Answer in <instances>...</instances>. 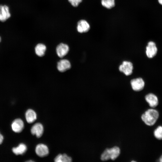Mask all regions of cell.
I'll list each match as a JSON object with an SVG mask.
<instances>
[{
  "label": "cell",
  "instance_id": "obj_2",
  "mask_svg": "<svg viewBox=\"0 0 162 162\" xmlns=\"http://www.w3.org/2000/svg\"><path fill=\"white\" fill-rule=\"evenodd\" d=\"M120 153V149L117 146L111 148H107L104 150L101 155L100 159L103 161L111 159L114 160L116 159Z\"/></svg>",
  "mask_w": 162,
  "mask_h": 162
},
{
  "label": "cell",
  "instance_id": "obj_1",
  "mask_svg": "<svg viewBox=\"0 0 162 162\" xmlns=\"http://www.w3.org/2000/svg\"><path fill=\"white\" fill-rule=\"evenodd\" d=\"M159 117L158 112L153 108L146 110L141 116L142 121L146 125L149 126L154 125L156 122Z\"/></svg>",
  "mask_w": 162,
  "mask_h": 162
},
{
  "label": "cell",
  "instance_id": "obj_15",
  "mask_svg": "<svg viewBox=\"0 0 162 162\" xmlns=\"http://www.w3.org/2000/svg\"><path fill=\"white\" fill-rule=\"evenodd\" d=\"M27 150L26 146L24 144L21 143L18 146L12 148L13 152L16 155H22L24 154Z\"/></svg>",
  "mask_w": 162,
  "mask_h": 162
},
{
  "label": "cell",
  "instance_id": "obj_23",
  "mask_svg": "<svg viewBox=\"0 0 162 162\" xmlns=\"http://www.w3.org/2000/svg\"><path fill=\"white\" fill-rule=\"evenodd\" d=\"M159 161L160 162H162V155L160 157L159 159Z\"/></svg>",
  "mask_w": 162,
  "mask_h": 162
},
{
  "label": "cell",
  "instance_id": "obj_3",
  "mask_svg": "<svg viewBox=\"0 0 162 162\" xmlns=\"http://www.w3.org/2000/svg\"><path fill=\"white\" fill-rule=\"evenodd\" d=\"M119 70L125 75H131L133 71V65L132 63L128 61H124L119 67Z\"/></svg>",
  "mask_w": 162,
  "mask_h": 162
},
{
  "label": "cell",
  "instance_id": "obj_8",
  "mask_svg": "<svg viewBox=\"0 0 162 162\" xmlns=\"http://www.w3.org/2000/svg\"><path fill=\"white\" fill-rule=\"evenodd\" d=\"M12 130L15 133L21 132L24 128V123L20 118H18L14 120L11 124Z\"/></svg>",
  "mask_w": 162,
  "mask_h": 162
},
{
  "label": "cell",
  "instance_id": "obj_24",
  "mask_svg": "<svg viewBox=\"0 0 162 162\" xmlns=\"http://www.w3.org/2000/svg\"><path fill=\"white\" fill-rule=\"evenodd\" d=\"M26 162H34V161H33V160H29L27 161Z\"/></svg>",
  "mask_w": 162,
  "mask_h": 162
},
{
  "label": "cell",
  "instance_id": "obj_22",
  "mask_svg": "<svg viewBox=\"0 0 162 162\" xmlns=\"http://www.w3.org/2000/svg\"><path fill=\"white\" fill-rule=\"evenodd\" d=\"M158 1L159 4L162 5V0H158Z\"/></svg>",
  "mask_w": 162,
  "mask_h": 162
},
{
  "label": "cell",
  "instance_id": "obj_19",
  "mask_svg": "<svg viewBox=\"0 0 162 162\" xmlns=\"http://www.w3.org/2000/svg\"><path fill=\"white\" fill-rule=\"evenodd\" d=\"M154 137L159 140H162V126H158L154 130Z\"/></svg>",
  "mask_w": 162,
  "mask_h": 162
},
{
  "label": "cell",
  "instance_id": "obj_18",
  "mask_svg": "<svg viewBox=\"0 0 162 162\" xmlns=\"http://www.w3.org/2000/svg\"><path fill=\"white\" fill-rule=\"evenodd\" d=\"M101 3L105 8L110 9L115 6V0H101Z\"/></svg>",
  "mask_w": 162,
  "mask_h": 162
},
{
  "label": "cell",
  "instance_id": "obj_12",
  "mask_svg": "<svg viewBox=\"0 0 162 162\" xmlns=\"http://www.w3.org/2000/svg\"><path fill=\"white\" fill-rule=\"evenodd\" d=\"M90 28V26L89 23L85 20H80L77 22V29L79 32H86L89 31Z\"/></svg>",
  "mask_w": 162,
  "mask_h": 162
},
{
  "label": "cell",
  "instance_id": "obj_13",
  "mask_svg": "<svg viewBox=\"0 0 162 162\" xmlns=\"http://www.w3.org/2000/svg\"><path fill=\"white\" fill-rule=\"evenodd\" d=\"M71 67L70 62L66 59L60 60L57 64V69L60 72H64L69 69Z\"/></svg>",
  "mask_w": 162,
  "mask_h": 162
},
{
  "label": "cell",
  "instance_id": "obj_20",
  "mask_svg": "<svg viewBox=\"0 0 162 162\" xmlns=\"http://www.w3.org/2000/svg\"><path fill=\"white\" fill-rule=\"evenodd\" d=\"M82 0H68L71 5L74 7H77L82 2Z\"/></svg>",
  "mask_w": 162,
  "mask_h": 162
},
{
  "label": "cell",
  "instance_id": "obj_16",
  "mask_svg": "<svg viewBox=\"0 0 162 162\" xmlns=\"http://www.w3.org/2000/svg\"><path fill=\"white\" fill-rule=\"evenodd\" d=\"M46 50V47L44 44H38L35 46V51L37 55L40 57L44 55Z\"/></svg>",
  "mask_w": 162,
  "mask_h": 162
},
{
  "label": "cell",
  "instance_id": "obj_11",
  "mask_svg": "<svg viewBox=\"0 0 162 162\" xmlns=\"http://www.w3.org/2000/svg\"><path fill=\"white\" fill-rule=\"evenodd\" d=\"M69 51L68 46L66 44L60 43L57 46L56 52L58 56L62 58L66 55Z\"/></svg>",
  "mask_w": 162,
  "mask_h": 162
},
{
  "label": "cell",
  "instance_id": "obj_7",
  "mask_svg": "<svg viewBox=\"0 0 162 162\" xmlns=\"http://www.w3.org/2000/svg\"><path fill=\"white\" fill-rule=\"evenodd\" d=\"M145 99L149 106L152 108L156 107L158 104V98L153 93H150L146 94L145 96Z\"/></svg>",
  "mask_w": 162,
  "mask_h": 162
},
{
  "label": "cell",
  "instance_id": "obj_6",
  "mask_svg": "<svg viewBox=\"0 0 162 162\" xmlns=\"http://www.w3.org/2000/svg\"><path fill=\"white\" fill-rule=\"evenodd\" d=\"M10 16L9 7L6 5H0V21L5 22Z\"/></svg>",
  "mask_w": 162,
  "mask_h": 162
},
{
  "label": "cell",
  "instance_id": "obj_25",
  "mask_svg": "<svg viewBox=\"0 0 162 162\" xmlns=\"http://www.w3.org/2000/svg\"><path fill=\"white\" fill-rule=\"evenodd\" d=\"M1 37L0 36V42H1Z\"/></svg>",
  "mask_w": 162,
  "mask_h": 162
},
{
  "label": "cell",
  "instance_id": "obj_17",
  "mask_svg": "<svg viewBox=\"0 0 162 162\" xmlns=\"http://www.w3.org/2000/svg\"><path fill=\"white\" fill-rule=\"evenodd\" d=\"M54 160L56 162H71L72 159L65 154H59L55 157Z\"/></svg>",
  "mask_w": 162,
  "mask_h": 162
},
{
  "label": "cell",
  "instance_id": "obj_10",
  "mask_svg": "<svg viewBox=\"0 0 162 162\" xmlns=\"http://www.w3.org/2000/svg\"><path fill=\"white\" fill-rule=\"evenodd\" d=\"M31 132L33 135L39 138L42 135L44 132V127L40 123H37L33 125L31 128Z\"/></svg>",
  "mask_w": 162,
  "mask_h": 162
},
{
  "label": "cell",
  "instance_id": "obj_21",
  "mask_svg": "<svg viewBox=\"0 0 162 162\" xmlns=\"http://www.w3.org/2000/svg\"><path fill=\"white\" fill-rule=\"evenodd\" d=\"M4 137L0 132V145L2 143Z\"/></svg>",
  "mask_w": 162,
  "mask_h": 162
},
{
  "label": "cell",
  "instance_id": "obj_14",
  "mask_svg": "<svg viewBox=\"0 0 162 162\" xmlns=\"http://www.w3.org/2000/svg\"><path fill=\"white\" fill-rule=\"evenodd\" d=\"M25 115L26 121L28 123L33 122L37 119L36 112L32 109H28L26 111Z\"/></svg>",
  "mask_w": 162,
  "mask_h": 162
},
{
  "label": "cell",
  "instance_id": "obj_4",
  "mask_svg": "<svg viewBox=\"0 0 162 162\" xmlns=\"http://www.w3.org/2000/svg\"><path fill=\"white\" fill-rule=\"evenodd\" d=\"M157 52L158 48L155 43L151 41L148 42L146 49L147 56L150 58H152L156 55Z\"/></svg>",
  "mask_w": 162,
  "mask_h": 162
},
{
  "label": "cell",
  "instance_id": "obj_9",
  "mask_svg": "<svg viewBox=\"0 0 162 162\" xmlns=\"http://www.w3.org/2000/svg\"><path fill=\"white\" fill-rule=\"evenodd\" d=\"M35 152L38 156L42 157L46 156L49 154V150L46 145L40 143L36 146Z\"/></svg>",
  "mask_w": 162,
  "mask_h": 162
},
{
  "label": "cell",
  "instance_id": "obj_5",
  "mask_svg": "<svg viewBox=\"0 0 162 162\" xmlns=\"http://www.w3.org/2000/svg\"><path fill=\"white\" fill-rule=\"evenodd\" d=\"M130 84L133 90L136 92H139L142 90L145 85L144 80L140 77L131 80Z\"/></svg>",
  "mask_w": 162,
  "mask_h": 162
}]
</instances>
